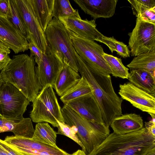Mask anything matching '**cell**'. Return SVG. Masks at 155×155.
I'll return each instance as SVG.
<instances>
[{
    "label": "cell",
    "instance_id": "cell-1",
    "mask_svg": "<svg viewBox=\"0 0 155 155\" xmlns=\"http://www.w3.org/2000/svg\"><path fill=\"white\" fill-rule=\"evenodd\" d=\"M76 55L78 72L90 85L101 110L103 123L109 128L113 119L122 114L123 99L115 92L110 75L89 69L76 52Z\"/></svg>",
    "mask_w": 155,
    "mask_h": 155
},
{
    "label": "cell",
    "instance_id": "cell-18",
    "mask_svg": "<svg viewBox=\"0 0 155 155\" xmlns=\"http://www.w3.org/2000/svg\"><path fill=\"white\" fill-rule=\"evenodd\" d=\"M114 133L120 135L139 131L143 127L142 117L130 113L122 115L114 118L110 126Z\"/></svg>",
    "mask_w": 155,
    "mask_h": 155
},
{
    "label": "cell",
    "instance_id": "cell-9",
    "mask_svg": "<svg viewBox=\"0 0 155 155\" xmlns=\"http://www.w3.org/2000/svg\"><path fill=\"white\" fill-rule=\"evenodd\" d=\"M128 35V47L132 56L155 50V24L145 22L137 17L135 26Z\"/></svg>",
    "mask_w": 155,
    "mask_h": 155
},
{
    "label": "cell",
    "instance_id": "cell-7",
    "mask_svg": "<svg viewBox=\"0 0 155 155\" xmlns=\"http://www.w3.org/2000/svg\"><path fill=\"white\" fill-rule=\"evenodd\" d=\"M68 30L76 52L89 69L106 75L111 74L110 67L103 57L104 52L102 46L94 41Z\"/></svg>",
    "mask_w": 155,
    "mask_h": 155
},
{
    "label": "cell",
    "instance_id": "cell-15",
    "mask_svg": "<svg viewBox=\"0 0 155 155\" xmlns=\"http://www.w3.org/2000/svg\"><path fill=\"white\" fill-rule=\"evenodd\" d=\"M58 19L67 30L82 38L97 41L103 35L96 28L95 20L82 19L75 16L60 17Z\"/></svg>",
    "mask_w": 155,
    "mask_h": 155
},
{
    "label": "cell",
    "instance_id": "cell-36",
    "mask_svg": "<svg viewBox=\"0 0 155 155\" xmlns=\"http://www.w3.org/2000/svg\"><path fill=\"white\" fill-rule=\"evenodd\" d=\"M71 155H87V154L82 150H78L74 153Z\"/></svg>",
    "mask_w": 155,
    "mask_h": 155
},
{
    "label": "cell",
    "instance_id": "cell-11",
    "mask_svg": "<svg viewBox=\"0 0 155 155\" xmlns=\"http://www.w3.org/2000/svg\"><path fill=\"white\" fill-rule=\"evenodd\" d=\"M4 141L22 155H71L57 146L41 143L31 138L7 136Z\"/></svg>",
    "mask_w": 155,
    "mask_h": 155
},
{
    "label": "cell",
    "instance_id": "cell-20",
    "mask_svg": "<svg viewBox=\"0 0 155 155\" xmlns=\"http://www.w3.org/2000/svg\"><path fill=\"white\" fill-rule=\"evenodd\" d=\"M128 79L137 87L155 96V72L131 70Z\"/></svg>",
    "mask_w": 155,
    "mask_h": 155
},
{
    "label": "cell",
    "instance_id": "cell-32",
    "mask_svg": "<svg viewBox=\"0 0 155 155\" xmlns=\"http://www.w3.org/2000/svg\"><path fill=\"white\" fill-rule=\"evenodd\" d=\"M28 49L30 51V55L35 58L36 63L38 64L41 60L42 56V52L31 41L28 42Z\"/></svg>",
    "mask_w": 155,
    "mask_h": 155
},
{
    "label": "cell",
    "instance_id": "cell-26",
    "mask_svg": "<svg viewBox=\"0 0 155 155\" xmlns=\"http://www.w3.org/2000/svg\"><path fill=\"white\" fill-rule=\"evenodd\" d=\"M102 56L110 67L113 76L128 79L129 69L123 64L121 58L105 52Z\"/></svg>",
    "mask_w": 155,
    "mask_h": 155
},
{
    "label": "cell",
    "instance_id": "cell-27",
    "mask_svg": "<svg viewBox=\"0 0 155 155\" xmlns=\"http://www.w3.org/2000/svg\"><path fill=\"white\" fill-rule=\"evenodd\" d=\"M53 15L57 19L72 16L81 18L78 10L74 9L68 0H54Z\"/></svg>",
    "mask_w": 155,
    "mask_h": 155
},
{
    "label": "cell",
    "instance_id": "cell-24",
    "mask_svg": "<svg viewBox=\"0 0 155 155\" xmlns=\"http://www.w3.org/2000/svg\"><path fill=\"white\" fill-rule=\"evenodd\" d=\"M131 70L155 71V50L135 57L127 65Z\"/></svg>",
    "mask_w": 155,
    "mask_h": 155
},
{
    "label": "cell",
    "instance_id": "cell-19",
    "mask_svg": "<svg viewBox=\"0 0 155 155\" xmlns=\"http://www.w3.org/2000/svg\"><path fill=\"white\" fill-rule=\"evenodd\" d=\"M81 78L78 72L64 64L56 77L52 87L58 95L61 97L77 84Z\"/></svg>",
    "mask_w": 155,
    "mask_h": 155
},
{
    "label": "cell",
    "instance_id": "cell-10",
    "mask_svg": "<svg viewBox=\"0 0 155 155\" xmlns=\"http://www.w3.org/2000/svg\"><path fill=\"white\" fill-rule=\"evenodd\" d=\"M33 42L43 54L46 52L48 44L44 31L34 13L29 0H16Z\"/></svg>",
    "mask_w": 155,
    "mask_h": 155
},
{
    "label": "cell",
    "instance_id": "cell-25",
    "mask_svg": "<svg viewBox=\"0 0 155 155\" xmlns=\"http://www.w3.org/2000/svg\"><path fill=\"white\" fill-rule=\"evenodd\" d=\"M8 4L10 14L7 17L28 42H29V34L19 10L16 0H8Z\"/></svg>",
    "mask_w": 155,
    "mask_h": 155
},
{
    "label": "cell",
    "instance_id": "cell-14",
    "mask_svg": "<svg viewBox=\"0 0 155 155\" xmlns=\"http://www.w3.org/2000/svg\"><path fill=\"white\" fill-rule=\"evenodd\" d=\"M0 41L15 54L28 49V42L5 15L0 12Z\"/></svg>",
    "mask_w": 155,
    "mask_h": 155
},
{
    "label": "cell",
    "instance_id": "cell-34",
    "mask_svg": "<svg viewBox=\"0 0 155 155\" xmlns=\"http://www.w3.org/2000/svg\"><path fill=\"white\" fill-rule=\"evenodd\" d=\"M144 127L149 134L155 138V121L151 120L148 122H145Z\"/></svg>",
    "mask_w": 155,
    "mask_h": 155
},
{
    "label": "cell",
    "instance_id": "cell-22",
    "mask_svg": "<svg viewBox=\"0 0 155 155\" xmlns=\"http://www.w3.org/2000/svg\"><path fill=\"white\" fill-rule=\"evenodd\" d=\"M92 94L91 88L87 81L82 77L78 82L70 88L60 97L64 104Z\"/></svg>",
    "mask_w": 155,
    "mask_h": 155
},
{
    "label": "cell",
    "instance_id": "cell-13",
    "mask_svg": "<svg viewBox=\"0 0 155 155\" xmlns=\"http://www.w3.org/2000/svg\"><path fill=\"white\" fill-rule=\"evenodd\" d=\"M37 64L35 72L42 88L48 84L52 87L58 73L64 65L61 58L47 50L45 54L43 53L41 60Z\"/></svg>",
    "mask_w": 155,
    "mask_h": 155
},
{
    "label": "cell",
    "instance_id": "cell-37",
    "mask_svg": "<svg viewBox=\"0 0 155 155\" xmlns=\"http://www.w3.org/2000/svg\"><path fill=\"white\" fill-rule=\"evenodd\" d=\"M144 155H155V147L149 150Z\"/></svg>",
    "mask_w": 155,
    "mask_h": 155
},
{
    "label": "cell",
    "instance_id": "cell-8",
    "mask_svg": "<svg viewBox=\"0 0 155 155\" xmlns=\"http://www.w3.org/2000/svg\"><path fill=\"white\" fill-rule=\"evenodd\" d=\"M30 101L17 88L5 82L0 88V116L14 118L23 116Z\"/></svg>",
    "mask_w": 155,
    "mask_h": 155
},
{
    "label": "cell",
    "instance_id": "cell-4",
    "mask_svg": "<svg viewBox=\"0 0 155 155\" xmlns=\"http://www.w3.org/2000/svg\"><path fill=\"white\" fill-rule=\"evenodd\" d=\"M64 122L77 129V135L84 146L86 153H90L110 134L109 128L104 124L88 121L66 104L61 109Z\"/></svg>",
    "mask_w": 155,
    "mask_h": 155
},
{
    "label": "cell",
    "instance_id": "cell-17",
    "mask_svg": "<svg viewBox=\"0 0 155 155\" xmlns=\"http://www.w3.org/2000/svg\"><path fill=\"white\" fill-rule=\"evenodd\" d=\"M66 104L88 121L104 124L100 107L93 94Z\"/></svg>",
    "mask_w": 155,
    "mask_h": 155
},
{
    "label": "cell",
    "instance_id": "cell-3",
    "mask_svg": "<svg viewBox=\"0 0 155 155\" xmlns=\"http://www.w3.org/2000/svg\"><path fill=\"white\" fill-rule=\"evenodd\" d=\"M155 147V138L143 127L124 135L113 132L87 155H144Z\"/></svg>",
    "mask_w": 155,
    "mask_h": 155
},
{
    "label": "cell",
    "instance_id": "cell-12",
    "mask_svg": "<svg viewBox=\"0 0 155 155\" xmlns=\"http://www.w3.org/2000/svg\"><path fill=\"white\" fill-rule=\"evenodd\" d=\"M118 93L123 100L148 113L155 114V97L129 82L119 85Z\"/></svg>",
    "mask_w": 155,
    "mask_h": 155
},
{
    "label": "cell",
    "instance_id": "cell-16",
    "mask_svg": "<svg viewBox=\"0 0 155 155\" xmlns=\"http://www.w3.org/2000/svg\"><path fill=\"white\" fill-rule=\"evenodd\" d=\"M85 13L94 20L109 18L114 14L117 0H74Z\"/></svg>",
    "mask_w": 155,
    "mask_h": 155
},
{
    "label": "cell",
    "instance_id": "cell-29",
    "mask_svg": "<svg viewBox=\"0 0 155 155\" xmlns=\"http://www.w3.org/2000/svg\"><path fill=\"white\" fill-rule=\"evenodd\" d=\"M57 122L58 125L57 134L63 135L71 139L78 144L81 147L82 150L86 153L85 148L76 134L78 131L76 127L70 126L64 122L57 121Z\"/></svg>",
    "mask_w": 155,
    "mask_h": 155
},
{
    "label": "cell",
    "instance_id": "cell-6",
    "mask_svg": "<svg viewBox=\"0 0 155 155\" xmlns=\"http://www.w3.org/2000/svg\"><path fill=\"white\" fill-rule=\"evenodd\" d=\"M31 120L36 123L47 122L57 127V121L64 122L61 108L53 88L49 84L42 88L32 102Z\"/></svg>",
    "mask_w": 155,
    "mask_h": 155
},
{
    "label": "cell",
    "instance_id": "cell-21",
    "mask_svg": "<svg viewBox=\"0 0 155 155\" xmlns=\"http://www.w3.org/2000/svg\"><path fill=\"white\" fill-rule=\"evenodd\" d=\"M34 14L45 31L53 17L54 0H29Z\"/></svg>",
    "mask_w": 155,
    "mask_h": 155
},
{
    "label": "cell",
    "instance_id": "cell-23",
    "mask_svg": "<svg viewBox=\"0 0 155 155\" xmlns=\"http://www.w3.org/2000/svg\"><path fill=\"white\" fill-rule=\"evenodd\" d=\"M57 134L48 123H39L36 125L31 139L39 143L56 146Z\"/></svg>",
    "mask_w": 155,
    "mask_h": 155
},
{
    "label": "cell",
    "instance_id": "cell-28",
    "mask_svg": "<svg viewBox=\"0 0 155 155\" xmlns=\"http://www.w3.org/2000/svg\"><path fill=\"white\" fill-rule=\"evenodd\" d=\"M97 41L105 44L112 53L115 51L117 54L124 58L130 56V53L128 47L122 42L116 40L113 37H107L103 35Z\"/></svg>",
    "mask_w": 155,
    "mask_h": 155
},
{
    "label": "cell",
    "instance_id": "cell-5",
    "mask_svg": "<svg viewBox=\"0 0 155 155\" xmlns=\"http://www.w3.org/2000/svg\"><path fill=\"white\" fill-rule=\"evenodd\" d=\"M47 50L56 54L64 64L78 72L76 51L68 30L58 19L53 18L44 31Z\"/></svg>",
    "mask_w": 155,
    "mask_h": 155
},
{
    "label": "cell",
    "instance_id": "cell-2",
    "mask_svg": "<svg viewBox=\"0 0 155 155\" xmlns=\"http://www.w3.org/2000/svg\"><path fill=\"white\" fill-rule=\"evenodd\" d=\"M35 64L34 57L14 55L0 72L5 82L13 85L32 102L42 89L35 73Z\"/></svg>",
    "mask_w": 155,
    "mask_h": 155
},
{
    "label": "cell",
    "instance_id": "cell-33",
    "mask_svg": "<svg viewBox=\"0 0 155 155\" xmlns=\"http://www.w3.org/2000/svg\"><path fill=\"white\" fill-rule=\"evenodd\" d=\"M0 12L7 17L10 14L8 0H0Z\"/></svg>",
    "mask_w": 155,
    "mask_h": 155
},
{
    "label": "cell",
    "instance_id": "cell-35",
    "mask_svg": "<svg viewBox=\"0 0 155 155\" xmlns=\"http://www.w3.org/2000/svg\"><path fill=\"white\" fill-rule=\"evenodd\" d=\"M0 155H12L3 149L0 146Z\"/></svg>",
    "mask_w": 155,
    "mask_h": 155
},
{
    "label": "cell",
    "instance_id": "cell-38",
    "mask_svg": "<svg viewBox=\"0 0 155 155\" xmlns=\"http://www.w3.org/2000/svg\"><path fill=\"white\" fill-rule=\"evenodd\" d=\"M5 82L3 80V79L2 78V77L1 75V73H0V88L2 86V85Z\"/></svg>",
    "mask_w": 155,
    "mask_h": 155
},
{
    "label": "cell",
    "instance_id": "cell-31",
    "mask_svg": "<svg viewBox=\"0 0 155 155\" xmlns=\"http://www.w3.org/2000/svg\"><path fill=\"white\" fill-rule=\"evenodd\" d=\"M136 16L144 21L155 24V7L141 11Z\"/></svg>",
    "mask_w": 155,
    "mask_h": 155
},
{
    "label": "cell",
    "instance_id": "cell-30",
    "mask_svg": "<svg viewBox=\"0 0 155 155\" xmlns=\"http://www.w3.org/2000/svg\"><path fill=\"white\" fill-rule=\"evenodd\" d=\"M130 4L133 14L137 15L140 12L155 7V0H128Z\"/></svg>",
    "mask_w": 155,
    "mask_h": 155
}]
</instances>
